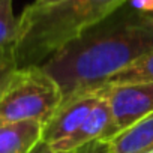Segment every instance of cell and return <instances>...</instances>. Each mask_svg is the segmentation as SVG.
I'll use <instances>...</instances> for the list:
<instances>
[{
	"label": "cell",
	"instance_id": "cell-17",
	"mask_svg": "<svg viewBox=\"0 0 153 153\" xmlns=\"http://www.w3.org/2000/svg\"><path fill=\"white\" fill-rule=\"evenodd\" d=\"M150 14H152V17H153V12H150Z\"/></svg>",
	"mask_w": 153,
	"mask_h": 153
},
{
	"label": "cell",
	"instance_id": "cell-1",
	"mask_svg": "<svg viewBox=\"0 0 153 153\" xmlns=\"http://www.w3.org/2000/svg\"><path fill=\"white\" fill-rule=\"evenodd\" d=\"M152 50V14L125 2L63 45L41 68L54 78L63 101H68L101 89L114 74Z\"/></svg>",
	"mask_w": 153,
	"mask_h": 153
},
{
	"label": "cell",
	"instance_id": "cell-4",
	"mask_svg": "<svg viewBox=\"0 0 153 153\" xmlns=\"http://www.w3.org/2000/svg\"><path fill=\"white\" fill-rule=\"evenodd\" d=\"M98 92L110 107L116 135L153 114V83L110 84Z\"/></svg>",
	"mask_w": 153,
	"mask_h": 153
},
{
	"label": "cell",
	"instance_id": "cell-11",
	"mask_svg": "<svg viewBox=\"0 0 153 153\" xmlns=\"http://www.w3.org/2000/svg\"><path fill=\"white\" fill-rule=\"evenodd\" d=\"M74 153H114V149L108 140H95L75 149Z\"/></svg>",
	"mask_w": 153,
	"mask_h": 153
},
{
	"label": "cell",
	"instance_id": "cell-8",
	"mask_svg": "<svg viewBox=\"0 0 153 153\" xmlns=\"http://www.w3.org/2000/svg\"><path fill=\"white\" fill-rule=\"evenodd\" d=\"M114 153H149L153 150V114L108 140Z\"/></svg>",
	"mask_w": 153,
	"mask_h": 153
},
{
	"label": "cell",
	"instance_id": "cell-13",
	"mask_svg": "<svg viewBox=\"0 0 153 153\" xmlns=\"http://www.w3.org/2000/svg\"><path fill=\"white\" fill-rule=\"evenodd\" d=\"M30 153H74V152H56V150L51 149V146H50L48 143H45V141L41 140V141L32 149Z\"/></svg>",
	"mask_w": 153,
	"mask_h": 153
},
{
	"label": "cell",
	"instance_id": "cell-12",
	"mask_svg": "<svg viewBox=\"0 0 153 153\" xmlns=\"http://www.w3.org/2000/svg\"><path fill=\"white\" fill-rule=\"evenodd\" d=\"M134 8L144 11V12H153V0H126Z\"/></svg>",
	"mask_w": 153,
	"mask_h": 153
},
{
	"label": "cell",
	"instance_id": "cell-9",
	"mask_svg": "<svg viewBox=\"0 0 153 153\" xmlns=\"http://www.w3.org/2000/svg\"><path fill=\"white\" fill-rule=\"evenodd\" d=\"M12 2L0 0V68H15L18 18L14 15Z\"/></svg>",
	"mask_w": 153,
	"mask_h": 153
},
{
	"label": "cell",
	"instance_id": "cell-3",
	"mask_svg": "<svg viewBox=\"0 0 153 153\" xmlns=\"http://www.w3.org/2000/svg\"><path fill=\"white\" fill-rule=\"evenodd\" d=\"M63 101V93L41 66L15 69L0 93V123L39 122L53 117Z\"/></svg>",
	"mask_w": 153,
	"mask_h": 153
},
{
	"label": "cell",
	"instance_id": "cell-14",
	"mask_svg": "<svg viewBox=\"0 0 153 153\" xmlns=\"http://www.w3.org/2000/svg\"><path fill=\"white\" fill-rule=\"evenodd\" d=\"M14 71H15V68H0V93L3 92V89L8 84Z\"/></svg>",
	"mask_w": 153,
	"mask_h": 153
},
{
	"label": "cell",
	"instance_id": "cell-7",
	"mask_svg": "<svg viewBox=\"0 0 153 153\" xmlns=\"http://www.w3.org/2000/svg\"><path fill=\"white\" fill-rule=\"evenodd\" d=\"M41 138L39 122L0 123V153H30Z\"/></svg>",
	"mask_w": 153,
	"mask_h": 153
},
{
	"label": "cell",
	"instance_id": "cell-2",
	"mask_svg": "<svg viewBox=\"0 0 153 153\" xmlns=\"http://www.w3.org/2000/svg\"><path fill=\"white\" fill-rule=\"evenodd\" d=\"M126 0H63L29 5L18 18L15 68L42 66L63 45L120 8Z\"/></svg>",
	"mask_w": 153,
	"mask_h": 153
},
{
	"label": "cell",
	"instance_id": "cell-10",
	"mask_svg": "<svg viewBox=\"0 0 153 153\" xmlns=\"http://www.w3.org/2000/svg\"><path fill=\"white\" fill-rule=\"evenodd\" d=\"M131 83H153V50L132 62L120 72L114 74L104 86Z\"/></svg>",
	"mask_w": 153,
	"mask_h": 153
},
{
	"label": "cell",
	"instance_id": "cell-16",
	"mask_svg": "<svg viewBox=\"0 0 153 153\" xmlns=\"http://www.w3.org/2000/svg\"><path fill=\"white\" fill-rule=\"evenodd\" d=\"M149 153H153V150H150V152H149Z\"/></svg>",
	"mask_w": 153,
	"mask_h": 153
},
{
	"label": "cell",
	"instance_id": "cell-5",
	"mask_svg": "<svg viewBox=\"0 0 153 153\" xmlns=\"http://www.w3.org/2000/svg\"><path fill=\"white\" fill-rule=\"evenodd\" d=\"M99 101V92H86L63 101L53 117L42 126V141L53 144L75 134Z\"/></svg>",
	"mask_w": 153,
	"mask_h": 153
},
{
	"label": "cell",
	"instance_id": "cell-6",
	"mask_svg": "<svg viewBox=\"0 0 153 153\" xmlns=\"http://www.w3.org/2000/svg\"><path fill=\"white\" fill-rule=\"evenodd\" d=\"M116 135L114 126H113V117L110 107L107 101L99 95V101L92 108L83 125L75 134L71 137L50 144L53 150L56 152H74L80 146L95 141V140H111Z\"/></svg>",
	"mask_w": 153,
	"mask_h": 153
},
{
	"label": "cell",
	"instance_id": "cell-15",
	"mask_svg": "<svg viewBox=\"0 0 153 153\" xmlns=\"http://www.w3.org/2000/svg\"><path fill=\"white\" fill-rule=\"evenodd\" d=\"M63 0H35V5L38 6H50V5H56V3H60Z\"/></svg>",
	"mask_w": 153,
	"mask_h": 153
}]
</instances>
